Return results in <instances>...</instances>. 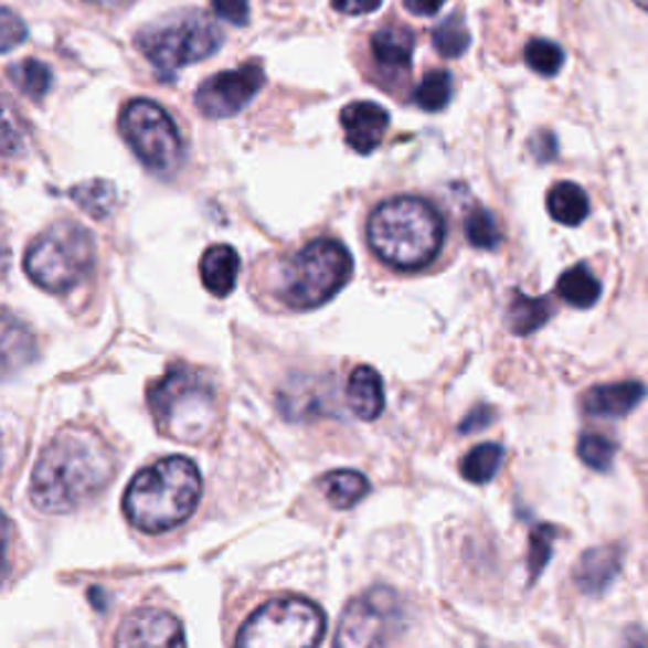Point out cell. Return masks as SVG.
Here are the masks:
<instances>
[{"label": "cell", "mask_w": 648, "mask_h": 648, "mask_svg": "<svg viewBox=\"0 0 648 648\" xmlns=\"http://www.w3.org/2000/svg\"><path fill=\"white\" fill-rule=\"evenodd\" d=\"M115 469V454L97 431L66 428L33 466L31 499L46 514L74 512L107 487Z\"/></svg>", "instance_id": "1"}, {"label": "cell", "mask_w": 648, "mask_h": 648, "mask_svg": "<svg viewBox=\"0 0 648 648\" xmlns=\"http://www.w3.org/2000/svg\"><path fill=\"white\" fill-rule=\"evenodd\" d=\"M203 495L198 466L185 456H168L142 469L129 481L125 514L147 534L168 532L195 512Z\"/></svg>", "instance_id": "2"}, {"label": "cell", "mask_w": 648, "mask_h": 648, "mask_svg": "<svg viewBox=\"0 0 648 648\" xmlns=\"http://www.w3.org/2000/svg\"><path fill=\"white\" fill-rule=\"evenodd\" d=\"M444 236L446 229L438 211L413 195L380 203L368 221L370 248L387 266L403 272H416L434 262Z\"/></svg>", "instance_id": "3"}, {"label": "cell", "mask_w": 648, "mask_h": 648, "mask_svg": "<svg viewBox=\"0 0 648 648\" xmlns=\"http://www.w3.org/2000/svg\"><path fill=\"white\" fill-rule=\"evenodd\" d=\"M150 408L158 428L172 440L203 444L221 423L219 395L201 370L176 368L152 385Z\"/></svg>", "instance_id": "4"}, {"label": "cell", "mask_w": 648, "mask_h": 648, "mask_svg": "<svg viewBox=\"0 0 648 648\" xmlns=\"http://www.w3.org/2000/svg\"><path fill=\"white\" fill-rule=\"evenodd\" d=\"M135 41L158 74L172 79L178 68L213 56L223 46V31L201 11H176L145 25Z\"/></svg>", "instance_id": "5"}, {"label": "cell", "mask_w": 648, "mask_h": 648, "mask_svg": "<svg viewBox=\"0 0 648 648\" xmlns=\"http://www.w3.org/2000/svg\"><path fill=\"white\" fill-rule=\"evenodd\" d=\"M352 274V256L340 241L317 238L287 258L279 276V294L294 309H315L330 301Z\"/></svg>", "instance_id": "6"}, {"label": "cell", "mask_w": 648, "mask_h": 648, "mask_svg": "<svg viewBox=\"0 0 648 648\" xmlns=\"http://www.w3.org/2000/svg\"><path fill=\"white\" fill-rule=\"evenodd\" d=\"M94 264L92 233L74 221L46 229L25 252L23 266L41 289L62 294L74 289Z\"/></svg>", "instance_id": "7"}, {"label": "cell", "mask_w": 648, "mask_h": 648, "mask_svg": "<svg viewBox=\"0 0 648 648\" xmlns=\"http://www.w3.org/2000/svg\"><path fill=\"white\" fill-rule=\"evenodd\" d=\"M327 620L317 603L287 595L264 603L241 628L236 648H317Z\"/></svg>", "instance_id": "8"}, {"label": "cell", "mask_w": 648, "mask_h": 648, "mask_svg": "<svg viewBox=\"0 0 648 648\" xmlns=\"http://www.w3.org/2000/svg\"><path fill=\"white\" fill-rule=\"evenodd\" d=\"M119 132L142 166L170 172L183 155V140L172 117L152 99H132L119 115Z\"/></svg>", "instance_id": "9"}, {"label": "cell", "mask_w": 648, "mask_h": 648, "mask_svg": "<svg viewBox=\"0 0 648 648\" xmlns=\"http://www.w3.org/2000/svg\"><path fill=\"white\" fill-rule=\"evenodd\" d=\"M403 630V603L391 587H373L342 610L332 648H385Z\"/></svg>", "instance_id": "10"}, {"label": "cell", "mask_w": 648, "mask_h": 648, "mask_svg": "<svg viewBox=\"0 0 648 648\" xmlns=\"http://www.w3.org/2000/svg\"><path fill=\"white\" fill-rule=\"evenodd\" d=\"M266 82L264 68L258 64H246L229 72L213 74L195 92V107L211 119H226L238 115L252 102Z\"/></svg>", "instance_id": "11"}, {"label": "cell", "mask_w": 648, "mask_h": 648, "mask_svg": "<svg viewBox=\"0 0 648 648\" xmlns=\"http://www.w3.org/2000/svg\"><path fill=\"white\" fill-rule=\"evenodd\" d=\"M115 648H185V634L172 613L140 608L119 626Z\"/></svg>", "instance_id": "12"}, {"label": "cell", "mask_w": 648, "mask_h": 648, "mask_svg": "<svg viewBox=\"0 0 648 648\" xmlns=\"http://www.w3.org/2000/svg\"><path fill=\"white\" fill-rule=\"evenodd\" d=\"M279 408L289 421H312L332 413L330 383L319 378L297 375L279 393Z\"/></svg>", "instance_id": "13"}, {"label": "cell", "mask_w": 648, "mask_h": 648, "mask_svg": "<svg viewBox=\"0 0 648 648\" xmlns=\"http://www.w3.org/2000/svg\"><path fill=\"white\" fill-rule=\"evenodd\" d=\"M340 123L352 150L360 155H370L383 142L391 117L375 102H352V105L342 109Z\"/></svg>", "instance_id": "14"}, {"label": "cell", "mask_w": 648, "mask_h": 648, "mask_svg": "<svg viewBox=\"0 0 648 648\" xmlns=\"http://www.w3.org/2000/svg\"><path fill=\"white\" fill-rule=\"evenodd\" d=\"M646 385L638 380L595 385L583 395V411L593 418H626L630 411L644 403Z\"/></svg>", "instance_id": "15"}, {"label": "cell", "mask_w": 648, "mask_h": 648, "mask_svg": "<svg viewBox=\"0 0 648 648\" xmlns=\"http://www.w3.org/2000/svg\"><path fill=\"white\" fill-rule=\"evenodd\" d=\"M620 565H624V548L616 542L587 550L575 567V585L585 595H603L618 577Z\"/></svg>", "instance_id": "16"}, {"label": "cell", "mask_w": 648, "mask_h": 648, "mask_svg": "<svg viewBox=\"0 0 648 648\" xmlns=\"http://www.w3.org/2000/svg\"><path fill=\"white\" fill-rule=\"evenodd\" d=\"M344 397H348L350 411L355 413L360 421H375L385 408L383 378L378 375L375 368L358 365L348 378Z\"/></svg>", "instance_id": "17"}, {"label": "cell", "mask_w": 648, "mask_h": 648, "mask_svg": "<svg viewBox=\"0 0 648 648\" xmlns=\"http://www.w3.org/2000/svg\"><path fill=\"white\" fill-rule=\"evenodd\" d=\"M238 269L241 262L236 248L226 244H215L201 258L203 287L215 294V297H229L233 287H236Z\"/></svg>", "instance_id": "18"}, {"label": "cell", "mask_w": 648, "mask_h": 648, "mask_svg": "<svg viewBox=\"0 0 648 648\" xmlns=\"http://www.w3.org/2000/svg\"><path fill=\"white\" fill-rule=\"evenodd\" d=\"M370 49H373V56L380 66L408 68L413 49H416V36L405 25H385V29L375 31Z\"/></svg>", "instance_id": "19"}, {"label": "cell", "mask_w": 648, "mask_h": 648, "mask_svg": "<svg viewBox=\"0 0 648 648\" xmlns=\"http://www.w3.org/2000/svg\"><path fill=\"white\" fill-rule=\"evenodd\" d=\"M548 211L563 226H581L587 219V213H591V201H587L581 185L570 183V180H560L548 193Z\"/></svg>", "instance_id": "20"}, {"label": "cell", "mask_w": 648, "mask_h": 648, "mask_svg": "<svg viewBox=\"0 0 648 648\" xmlns=\"http://www.w3.org/2000/svg\"><path fill=\"white\" fill-rule=\"evenodd\" d=\"M319 487H322L327 502H330L332 507L350 509L365 499V495L370 491V481L365 479V474L342 469V471L325 474L322 481H319Z\"/></svg>", "instance_id": "21"}, {"label": "cell", "mask_w": 648, "mask_h": 648, "mask_svg": "<svg viewBox=\"0 0 648 648\" xmlns=\"http://www.w3.org/2000/svg\"><path fill=\"white\" fill-rule=\"evenodd\" d=\"M550 317H552V305L548 299L527 297V294L522 291H514L512 305H509V312H507V325L514 334L527 337L548 325Z\"/></svg>", "instance_id": "22"}, {"label": "cell", "mask_w": 648, "mask_h": 648, "mask_svg": "<svg viewBox=\"0 0 648 648\" xmlns=\"http://www.w3.org/2000/svg\"><path fill=\"white\" fill-rule=\"evenodd\" d=\"M557 294L570 307L591 309L601 299V281L585 264L570 266V269L557 279Z\"/></svg>", "instance_id": "23"}, {"label": "cell", "mask_w": 648, "mask_h": 648, "mask_svg": "<svg viewBox=\"0 0 648 648\" xmlns=\"http://www.w3.org/2000/svg\"><path fill=\"white\" fill-rule=\"evenodd\" d=\"M8 74H11L15 89L23 92L25 97L33 102H41L46 97L51 84H54V72H51V66L39 62V59H25V62L13 64Z\"/></svg>", "instance_id": "24"}, {"label": "cell", "mask_w": 648, "mask_h": 648, "mask_svg": "<svg viewBox=\"0 0 648 648\" xmlns=\"http://www.w3.org/2000/svg\"><path fill=\"white\" fill-rule=\"evenodd\" d=\"M504 459V448L499 444H479L461 459V474L471 484H487L495 479Z\"/></svg>", "instance_id": "25"}, {"label": "cell", "mask_w": 648, "mask_h": 648, "mask_svg": "<svg viewBox=\"0 0 648 648\" xmlns=\"http://www.w3.org/2000/svg\"><path fill=\"white\" fill-rule=\"evenodd\" d=\"M72 198L82 211L94 215V219H107L117 205L115 185L107 183V180H89V183L76 185L72 188Z\"/></svg>", "instance_id": "26"}, {"label": "cell", "mask_w": 648, "mask_h": 648, "mask_svg": "<svg viewBox=\"0 0 648 648\" xmlns=\"http://www.w3.org/2000/svg\"><path fill=\"white\" fill-rule=\"evenodd\" d=\"M452 92H454L452 74L444 72V68H434V72L423 76L416 94H413V99H416V105L421 109L440 111L448 107V102H452Z\"/></svg>", "instance_id": "27"}, {"label": "cell", "mask_w": 648, "mask_h": 648, "mask_svg": "<svg viewBox=\"0 0 648 648\" xmlns=\"http://www.w3.org/2000/svg\"><path fill=\"white\" fill-rule=\"evenodd\" d=\"M434 46L444 59H459L469 49V29L459 13L440 21L434 29Z\"/></svg>", "instance_id": "28"}, {"label": "cell", "mask_w": 648, "mask_h": 648, "mask_svg": "<svg viewBox=\"0 0 648 648\" xmlns=\"http://www.w3.org/2000/svg\"><path fill=\"white\" fill-rule=\"evenodd\" d=\"M464 231H466V238H469V244L477 248H489L491 252V248L502 244V229H499L497 219L487 209H477L466 215Z\"/></svg>", "instance_id": "29"}, {"label": "cell", "mask_w": 648, "mask_h": 648, "mask_svg": "<svg viewBox=\"0 0 648 648\" xmlns=\"http://www.w3.org/2000/svg\"><path fill=\"white\" fill-rule=\"evenodd\" d=\"M618 444L603 434H583L577 440V456L585 466H591L595 471H608L616 459Z\"/></svg>", "instance_id": "30"}, {"label": "cell", "mask_w": 648, "mask_h": 648, "mask_svg": "<svg viewBox=\"0 0 648 648\" xmlns=\"http://www.w3.org/2000/svg\"><path fill=\"white\" fill-rule=\"evenodd\" d=\"M524 62L532 72H538L542 76H555L565 64V54L557 43H552L548 39H532L524 49Z\"/></svg>", "instance_id": "31"}, {"label": "cell", "mask_w": 648, "mask_h": 648, "mask_svg": "<svg viewBox=\"0 0 648 648\" xmlns=\"http://www.w3.org/2000/svg\"><path fill=\"white\" fill-rule=\"evenodd\" d=\"M557 530L552 524H538L530 534V581L534 583L542 575V570L548 567L552 557V544H555Z\"/></svg>", "instance_id": "32"}, {"label": "cell", "mask_w": 648, "mask_h": 648, "mask_svg": "<svg viewBox=\"0 0 648 648\" xmlns=\"http://www.w3.org/2000/svg\"><path fill=\"white\" fill-rule=\"evenodd\" d=\"M25 36H29L25 23L11 11V8H3V11H0V39H3V54H11L15 46H21Z\"/></svg>", "instance_id": "33"}, {"label": "cell", "mask_w": 648, "mask_h": 648, "mask_svg": "<svg viewBox=\"0 0 648 648\" xmlns=\"http://www.w3.org/2000/svg\"><path fill=\"white\" fill-rule=\"evenodd\" d=\"M211 3L219 19L229 21L233 25L248 23V0H211Z\"/></svg>", "instance_id": "34"}, {"label": "cell", "mask_w": 648, "mask_h": 648, "mask_svg": "<svg viewBox=\"0 0 648 648\" xmlns=\"http://www.w3.org/2000/svg\"><path fill=\"white\" fill-rule=\"evenodd\" d=\"M334 11H340L344 15H365L378 11L383 6V0H332Z\"/></svg>", "instance_id": "35"}, {"label": "cell", "mask_w": 648, "mask_h": 648, "mask_svg": "<svg viewBox=\"0 0 648 648\" xmlns=\"http://www.w3.org/2000/svg\"><path fill=\"white\" fill-rule=\"evenodd\" d=\"M487 423H491V408H487V405H479V408H474L469 416H466V421L461 423V431L464 434H471V431H479L487 426Z\"/></svg>", "instance_id": "36"}, {"label": "cell", "mask_w": 648, "mask_h": 648, "mask_svg": "<svg viewBox=\"0 0 648 648\" xmlns=\"http://www.w3.org/2000/svg\"><path fill=\"white\" fill-rule=\"evenodd\" d=\"M618 648H648V630L641 626H628L620 636Z\"/></svg>", "instance_id": "37"}, {"label": "cell", "mask_w": 648, "mask_h": 648, "mask_svg": "<svg viewBox=\"0 0 648 648\" xmlns=\"http://www.w3.org/2000/svg\"><path fill=\"white\" fill-rule=\"evenodd\" d=\"M405 8L416 15H436L446 0H403Z\"/></svg>", "instance_id": "38"}, {"label": "cell", "mask_w": 648, "mask_h": 648, "mask_svg": "<svg viewBox=\"0 0 648 648\" xmlns=\"http://www.w3.org/2000/svg\"><path fill=\"white\" fill-rule=\"evenodd\" d=\"M92 3H99V6H107V8H123V6L132 3V0H92Z\"/></svg>", "instance_id": "39"}, {"label": "cell", "mask_w": 648, "mask_h": 648, "mask_svg": "<svg viewBox=\"0 0 648 648\" xmlns=\"http://www.w3.org/2000/svg\"><path fill=\"white\" fill-rule=\"evenodd\" d=\"M628 3H630V6H634L638 13H641V15H646V19H648V0H628Z\"/></svg>", "instance_id": "40"}]
</instances>
